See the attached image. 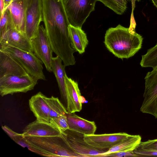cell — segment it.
<instances>
[{
    "mask_svg": "<svg viewBox=\"0 0 157 157\" xmlns=\"http://www.w3.org/2000/svg\"><path fill=\"white\" fill-rule=\"evenodd\" d=\"M0 45H6L21 50L33 52L30 40L25 33L11 29L0 37Z\"/></svg>",
    "mask_w": 157,
    "mask_h": 157,
    "instance_id": "13",
    "label": "cell"
},
{
    "mask_svg": "<svg viewBox=\"0 0 157 157\" xmlns=\"http://www.w3.org/2000/svg\"><path fill=\"white\" fill-rule=\"evenodd\" d=\"M65 83L69 98V108L67 112L73 113L80 112L82 109V99L78 83L68 77H65Z\"/></svg>",
    "mask_w": 157,
    "mask_h": 157,
    "instance_id": "18",
    "label": "cell"
},
{
    "mask_svg": "<svg viewBox=\"0 0 157 157\" xmlns=\"http://www.w3.org/2000/svg\"><path fill=\"white\" fill-rule=\"evenodd\" d=\"M24 137L32 145L42 152L44 156L83 157L74 151L62 134L45 137Z\"/></svg>",
    "mask_w": 157,
    "mask_h": 157,
    "instance_id": "3",
    "label": "cell"
},
{
    "mask_svg": "<svg viewBox=\"0 0 157 157\" xmlns=\"http://www.w3.org/2000/svg\"><path fill=\"white\" fill-rule=\"evenodd\" d=\"M45 99L49 108V121L60 115L68 113L63 104L57 98L46 96Z\"/></svg>",
    "mask_w": 157,
    "mask_h": 157,
    "instance_id": "22",
    "label": "cell"
},
{
    "mask_svg": "<svg viewBox=\"0 0 157 157\" xmlns=\"http://www.w3.org/2000/svg\"><path fill=\"white\" fill-rule=\"evenodd\" d=\"M141 138L139 135H131L120 143L101 155L100 157L111 153L123 151H134L141 142Z\"/></svg>",
    "mask_w": 157,
    "mask_h": 157,
    "instance_id": "21",
    "label": "cell"
},
{
    "mask_svg": "<svg viewBox=\"0 0 157 157\" xmlns=\"http://www.w3.org/2000/svg\"><path fill=\"white\" fill-rule=\"evenodd\" d=\"M22 134L24 136L45 137L61 135L62 132L61 130L52 123L36 119L25 127Z\"/></svg>",
    "mask_w": 157,
    "mask_h": 157,
    "instance_id": "12",
    "label": "cell"
},
{
    "mask_svg": "<svg viewBox=\"0 0 157 157\" xmlns=\"http://www.w3.org/2000/svg\"><path fill=\"white\" fill-rule=\"evenodd\" d=\"M68 29L72 48L79 54L83 53L88 44L86 34L82 28L75 27L70 25Z\"/></svg>",
    "mask_w": 157,
    "mask_h": 157,
    "instance_id": "20",
    "label": "cell"
},
{
    "mask_svg": "<svg viewBox=\"0 0 157 157\" xmlns=\"http://www.w3.org/2000/svg\"><path fill=\"white\" fill-rule=\"evenodd\" d=\"M26 6V0H13L6 8L10 11L15 29L23 33H25Z\"/></svg>",
    "mask_w": 157,
    "mask_h": 157,
    "instance_id": "17",
    "label": "cell"
},
{
    "mask_svg": "<svg viewBox=\"0 0 157 157\" xmlns=\"http://www.w3.org/2000/svg\"><path fill=\"white\" fill-rule=\"evenodd\" d=\"M28 74L13 57L0 50V78L9 75H21Z\"/></svg>",
    "mask_w": 157,
    "mask_h": 157,
    "instance_id": "16",
    "label": "cell"
},
{
    "mask_svg": "<svg viewBox=\"0 0 157 157\" xmlns=\"http://www.w3.org/2000/svg\"><path fill=\"white\" fill-rule=\"evenodd\" d=\"M134 151H123L111 153L104 156V157H137L139 155L135 153Z\"/></svg>",
    "mask_w": 157,
    "mask_h": 157,
    "instance_id": "29",
    "label": "cell"
},
{
    "mask_svg": "<svg viewBox=\"0 0 157 157\" xmlns=\"http://www.w3.org/2000/svg\"><path fill=\"white\" fill-rule=\"evenodd\" d=\"M45 97L41 92H39L31 98L29 100V105L36 120L50 122L49 108Z\"/></svg>",
    "mask_w": 157,
    "mask_h": 157,
    "instance_id": "15",
    "label": "cell"
},
{
    "mask_svg": "<svg viewBox=\"0 0 157 157\" xmlns=\"http://www.w3.org/2000/svg\"><path fill=\"white\" fill-rule=\"evenodd\" d=\"M143 40L142 37L132 27L127 28L119 24L106 31L104 43L109 52L123 59L135 55L141 48Z\"/></svg>",
    "mask_w": 157,
    "mask_h": 157,
    "instance_id": "2",
    "label": "cell"
},
{
    "mask_svg": "<svg viewBox=\"0 0 157 157\" xmlns=\"http://www.w3.org/2000/svg\"><path fill=\"white\" fill-rule=\"evenodd\" d=\"M140 64L143 67L153 68L157 66V43L148 49L146 54L142 56Z\"/></svg>",
    "mask_w": 157,
    "mask_h": 157,
    "instance_id": "23",
    "label": "cell"
},
{
    "mask_svg": "<svg viewBox=\"0 0 157 157\" xmlns=\"http://www.w3.org/2000/svg\"><path fill=\"white\" fill-rule=\"evenodd\" d=\"M130 135L125 132L84 135V139L89 144L100 150L108 151Z\"/></svg>",
    "mask_w": 157,
    "mask_h": 157,
    "instance_id": "11",
    "label": "cell"
},
{
    "mask_svg": "<svg viewBox=\"0 0 157 157\" xmlns=\"http://www.w3.org/2000/svg\"><path fill=\"white\" fill-rule=\"evenodd\" d=\"M151 1L154 6L157 9V0H151Z\"/></svg>",
    "mask_w": 157,
    "mask_h": 157,
    "instance_id": "32",
    "label": "cell"
},
{
    "mask_svg": "<svg viewBox=\"0 0 157 157\" xmlns=\"http://www.w3.org/2000/svg\"><path fill=\"white\" fill-rule=\"evenodd\" d=\"M12 1L13 0H4L5 9L9 5Z\"/></svg>",
    "mask_w": 157,
    "mask_h": 157,
    "instance_id": "31",
    "label": "cell"
},
{
    "mask_svg": "<svg viewBox=\"0 0 157 157\" xmlns=\"http://www.w3.org/2000/svg\"><path fill=\"white\" fill-rule=\"evenodd\" d=\"M15 142L23 147H27L29 150L44 156V154L40 150L30 144L25 139L23 134L17 133L10 137Z\"/></svg>",
    "mask_w": 157,
    "mask_h": 157,
    "instance_id": "26",
    "label": "cell"
},
{
    "mask_svg": "<svg viewBox=\"0 0 157 157\" xmlns=\"http://www.w3.org/2000/svg\"><path fill=\"white\" fill-rule=\"evenodd\" d=\"M43 21L53 52L64 63L74 61V53L69 35L70 25L63 0H42Z\"/></svg>",
    "mask_w": 157,
    "mask_h": 157,
    "instance_id": "1",
    "label": "cell"
},
{
    "mask_svg": "<svg viewBox=\"0 0 157 157\" xmlns=\"http://www.w3.org/2000/svg\"><path fill=\"white\" fill-rule=\"evenodd\" d=\"M0 16L2 14L5 9L4 6V0H0Z\"/></svg>",
    "mask_w": 157,
    "mask_h": 157,
    "instance_id": "30",
    "label": "cell"
},
{
    "mask_svg": "<svg viewBox=\"0 0 157 157\" xmlns=\"http://www.w3.org/2000/svg\"><path fill=\"white\" fill-rule=\"evenodd\" d=\"M130 0H98L105 6L118 15L123 14L127 8V4Z\"/></svg>",
    "mask_w": 157,
    "mask_h": 157,
    "instance_id": "24",
    "label": "cell"
},
{
    "mask_svg": "<svg viewBox=\"0 0 157 157\" xmlns=\"http://www.w3.org/2000/svg\"><path fill=\"white\" fill-rule=\"evenodd\" d=\"M97 1L98 0H63L70 24L82 28L90 13L94 10Z\"/></svg>",
    "mask_w": 157,
    "mask_h": 157,
    "instance_id": "5",
    "label": "cell"
},
{
    "mask_svg": "<svg viewBox=\"0 0 157 157\" xmlns=\"http://www.w3.org/2000/svg\"><path fill=\"white\" fill-rule=\"evenodd\" d=\"M137 147L144 150L157 151V139L141 142Z\"/></svg>",
    "mask_w": 157,
    "mask_h": 157,
    "instance_id": "28",
    "label": "cell"
},
{
    "mask_svg": "<svg viewBox=\"0 0 157 157\" xmlns=\"http://www.w3.org/2000/svg\"><path fill=\"white\" fill-rule=\"evenodd\" d=\"M62 63V60L58 56L53 57L52 68L58 83L61 99L67 111L69 108V98L65 81V77L67 75L65 71V66Z\"/></svg>",
    "mask_w": 157,
    "mask_h": 157,
    "instance_id": "14",
    "label": "cell"
},
{
    "mask_svg": "<svg viewBox=\"0 0 157 157\" xmlns=\"http://www.w3.org/2000/svg\"><path fill=\"white\" fill-rule=\"evenodd\" d=\"M69 128L84 135L94 134L97 127L94 121H90L79 117L74 113L66 114Z\"/></svg>",
    "mask_w": 157,
    "mask_h": 157,
    "instance_id": "19",
    "label": "cell"
},
{
    "mask_svg": "<svg viewBox=\"0 0 157 157\" xmlns=\"http://www.w3.org/2000/svg\"><path fill=\"white\" fill-rule=\"evenodd\" d=\"M153 69L144 78V100L140 110L157 118V66Z\"/></svg>",
    "mask_w": 157,
    "mask_h": 157,
    "instance_id": "7",
    "label": "cell"
},
{
    "mask_svg": "<svg viewBox=\"0 0 157 157\" xmlns=\"http://www.w3.org/2000/svg\"><path fill=\"white\" fill-rule=\"evenodd\" d=\"M69 144L77 153L83 157H100L106 151L96 149L88 144L84 139V135L70 129L61 131Z\"/></svg>",
    "mask_w": 157,
    "mask_h": 157,
    "instance_id": "9",
    "label": "cell"
},
{
    "mask_svg": "<svg viewBox=\"0 0 157 157\" xmlns=\"http://www.w3.org/2000/svg\"><path fill=\"white\" fill-rule=\"evenodd\" d=\"M136 0V1H139L140 0Z\"/></svg>",
    "mask_w": 157,
    "mask_h": 157,
    "instance_id": "33",
    "label": "cell"
},
{
    "mask_svg": "<svg viewBox=\"0 0 157 157\" xmlns=\"http://www.w3.org/2000/svg\"><path fill=\"white\" fill-rule=\"evenodd\" d=\"M25 33L30 39L43 21L42 0H26Z\"/></svg>",
    "mask_w": 157,
    "mask_h": 157,
    "instance_id": "10",
    "label": "cell"
},
{
    "mask_svg": "<svg viewBox=\"0 0 157 157\" xmlns=\"http://www.w3.org/2000/svg\"><path fill=\"white\" fill-rule=\"evenodd\" d=\"M61 131H65L69 128L66 114L60 115L50 121Z\"/></svg>",
    "mask_w": 157,
    "mask_h": 157,
    "instance_id": "27",
    "label": "cell"
},
{
    "mask_svg": "<svg viewBox=\"0 0 157 157\" xmlns=\"http://www.w3.org/2000/svg\"><path fill=\"white\" fill-rule=\"evenodd\" d=\"M13 29L15 28L10 11L6 8L0 16V37L8 31Z\"/></svg>",
    "mask_w": 157,
    "mask_h": 157,
    "instance_id": "25",
    "label": "cell"
},
{
    "mask_svg": "<svg viewBox=\"0 0 157 157\" xmlns=\"http://www.w3.org/2000/svg\"><path fill=\"white\" fill-rule=\"evenodd\" d=\"M30 40L34 53L44 64L47 70L52 72L53 51L45 28L42 25L39 26L36 34Z\"/></svg>",
    "mask_w": 157,
    "mask_h": 157,
    "instance_id": "8",
    "label": "cell"
},
{
    "mask_svg": "<svg viewBox=\"0 0 157 157\" xmlns=\"http://www.w3.org/2000/svg\"><path fill=\"white\" fill-rule=\"evenodd\" d=\"M0 50L13 57L29 75L38 80H46L43 71V63L33 52L6 45H0Z\"/></svg>",
    "mask_w": 157,
    "mask_h": 157,
    "instance_id": "4",
    "label": "cell"
},
{
    "mask_svg": "<svg viewBox=\"0 0 157 157\" xmlns=\"http://www.w3.org/2000/svg\"><path fill=\"white\" fill-rule=\"evenodd\" d=\"M38 80L28 74L9 75L0 78V94L3 97L17 93H26L33 90Z\"/></svg>",
    "mask_w": 157,
    "mask_h": 157,
    "instance_id": "6",
    "label": "cell"
}]
</instances>
